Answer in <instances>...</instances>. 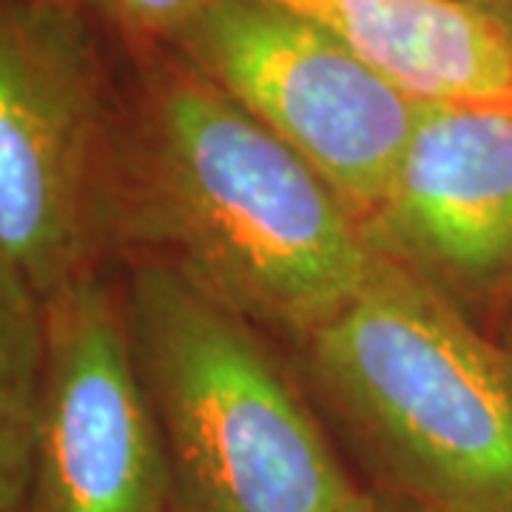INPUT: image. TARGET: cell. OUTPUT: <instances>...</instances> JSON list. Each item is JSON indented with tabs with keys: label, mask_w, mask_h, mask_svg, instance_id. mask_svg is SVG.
Masks as SVG:
<instances>
[{
	"label": "cell",
	"mask_w": 512,
	"mask_h": 512,
	"mask_svg": "<svg viewBox=\"0 0 512 512\" xmlns=\"http://www.w3.org/2000/svg\"><path fill=\"white\" fill-rule=\"evenodd\" d=\"M490 106H495V109L510 111V114H512V92L507 94V97H501V100H498V103H490Z\"/></svg>",
	"instance_id": "cell-13"
},
{
	"label": "cell",
	"mask_w": 512,
	"mask_h": 512,
	"mask_svg": "<svg viewBox=\"0 0 512 512\" xmlns=\"http://www.w3.org/2000/svg\"><path fill=\"white\" fill-rule=\"evenodd\" d=\"M342 40L421 100L498 103L512 52L467 0H268Z\"/></svg>",
	"instance_id": "cell-8"
},
{
	"label": "cell",
	"mask_w": 512,
	"mask_h": 512,
	"mask_svg": "<svg viewBox=\"0 0 512 512\" xmlns=\"http://www.w3.org/2000/svg\"><path fill=\"white\" fill-rule=\"evenodd\" d=\"M126 103L89 12L0 0V254L46 299L114 262L109 185Z\"/></svg>",
	"instance_id": "cell-4"
},
{
	"label": "cell",
	"mask_w": 512,
	"mask_h": 512,
	"mask_svg": "<svg viewBox=\"0 0 512 512\" xmlns=\"http://www.w3.org/2000/svg\"><path fill=\"white\" fill-rule=\"evenodd\" d=\"M370 242L473 322L512 308V114L424 100Z\"/></svg>",
	"instance_id": "cell-7"
},
{
	"label": "cell",
	"mask_w": 512,
	"mask_h": 512,
	"mask_svg": "<svg viewBox=\"0 0 512 512\" xmlns=\"http://www.w3.org/2000/svg\"><path fill=\"white\" fill-rule=\"evenodd\" d=\"M46 370V302L0 254V512H29Z\"/></svg>",
	"instance_id": "cell-9"
},
{
	"label": "cell",
	"mask_w": 512,
	"mask_h": 512,
	"mask_svg": "<svg viewBox=\"0 0 512 512\" xmlns=\"http://www.w3.org/2000/svg\"><path fill=\"white\" fill-rule=\"evenodd\" d=\"M504 350L510 353V359H512V322H510V330H507V342H504Z\"/></svg>",
	"instance_id": "cell-15"
},
{
	"label": "cell",
	"mask_w": 512,
	"mask_h": 512,
	"mask_svg": "<svg viewBox=\"0 0 512 512\" xmlns=\"http://www.w3.org/2000/svg\"><path fill=\"white\" fill-rule=\"evenodd\" d=\"M29 512H171L163 433L109 262L49 293Z\"/></svg>",
	"instance_id": "cell-6"
},
{
	"label": "cell",
	"mask_w": 512,
	"mask_h": 512,
	"mask_svg": "<svg viewBox=\"0 0 512 512\" xmlns=\"http://www.w3.org/2000/svg\"><path fill=\"white\" fill-rule=\"evenodd\" d=\"M467 3L493 23V29L512 52V0H467Z\"/></svg>",
	"instance_id": "cell-11"
},
{
	"label": "cell",
	"mask_w": 512,
	"mask_h": 512,
	"mask_svg": "<svg viewBox=\"0 0 512 512\" xmlns=\"http://www.w3.org/2000/svg\"><path fill=\"white\" fill-rule=\"evenodd\" d=\"M313 390L413 512H512V359L376 248L362 288L299 345Z\"/></svg>",
	"instance_id": "cell-2"
},
{
	"label": "cell",
	"mask_w": 512,
	"mask_h": 512,
	"mask_svg": "<svg viewBox=\"0 0 512 512\" xmlns=\"http://www.w3.org/2000/svg\"><path fill=\"white\" fill-rule=\"evenodd\" d=\"M111 259L157 256L265 333L305 342L376 245L311 165L171 49L126 57Z\"/></svg>",
	"instance_id": "cell-1"
},
{
	"label": "cell",
	"mask_w": 512,
	"mask_h": 512,
	"mask_svg": "<svg viewBox=\"0 0 512 512\" xmlns=\"http://www.w3.org/2000/svg\"><path fill=\"white\" fill-rule=\"evenodd\" d=\"M49 3H63V6H74V9H83L80 0H49Z\"/></svg>",
	"instance_id": "cell-14"
},
{
	"label": "cell",
	"mask_w": 512,
	"mask_h": 512,
	"mask_svg": "<svg viewBox=\"0 0 512 512\" xmlns=\"http://www.w3.org/2000/svg\"><path fill=\"white\" fill-rule=\"evenodd\" d=\"M120 271L171 512H353L365 501L265 330L165 259L126 256Z\"/></svg>",
	"instance_id": "cell-3"
},
{
	"label": "cell",
	"mask_w": 512,
	"mask_h": 512,
	"mask_svg": "<svg viewBox=\"0 0 512 512\" xmlns=\"http://www.w3.org/2000/svg\"><path fill=\"white\" fill-rule=\"evenodd\" d=\"M171 52L274 131L365 225L376 217L421 97L268 0H208Z\"/></svg>",
	"instance_id": "cell-5"
},
{
	"label": "cell",
	"mask_w": 512,
	"mask_h": 512,
	"mask_svg": "<svg viewBox=\"0 0 512 512\" xmlns=\"http://www.w3.org/2000/svg\"><path fill=\"white\" fill-rule=\"evenodd\" d=\"M353 512H413L410 507H404L399 501H393V498H387V495L376 493V490H367L365 501L356 507Z\"/></svg>",
	"instance_id": "cell-12"
},
{
	"label": "cell",
	"mask_w": 512,
	"mask_h": 512,
	"mask_svg": "<svg viewBox=\"0 0 512 512\" xmlns=\"http://www.w3.org/2000/svg\"><path fill=\"white\" fill-rule=\"evenodd\" d=\"M208 0H80L123 57L174 49Z\"/></svg>",
	"instance_id": "cell-10"
}]
</instances>
